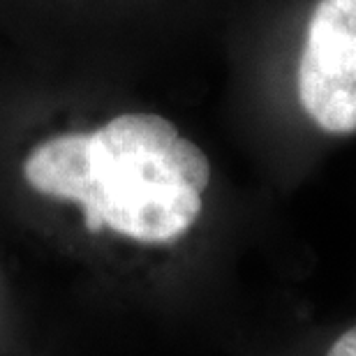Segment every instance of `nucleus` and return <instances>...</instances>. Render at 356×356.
<instances>
[{
    "label": "nucleus",
    "mask_w": 356,
    "mask_h": 356,
    "mask_svg": "<svg viewBox=\"0 0 356 356\" xmlns=\"http://www.w3.org/2000/svg\"><path fill=\"white\" fill-rule=\"evenodd\" d=\"M326 356H356V326L345 331L336 343L329 347Z\"/></svg>",
    "instance_id": "7ed1b4c3"
},
{
    "label": "nucleus",
    "mask_w": 356,
    "mask_h": 356,
    "mask_svg": "<svg viewBox=\"0 0 356 356\" xmlns=\"http://www.w3.org/2000/svg\"><path fill=\"white\" fill-rule=\"evenodd\" d=\"M40 195L81 206L88 232L169 243L204 209L211 162L160 113H120L92 132L51 137L24 162Z\"/></svg>",
    "instance_id": "f257e3e1"
},
{
    "label": "nucleus",
    "mask_w": 356,
    "mask_h": 356,
    "mask_svg": "<svg viewBox=\"0 0 356 356\" xmlns=\"http://www.w3.org/2000/svg\"><path fill=\"white\" fill-rule=\"evenodd\" d=\"M296 97L326 134H356V0H315L296 58Z\"/></svg>",
    "instance_id": "f03ea898"
}]
</instances>
